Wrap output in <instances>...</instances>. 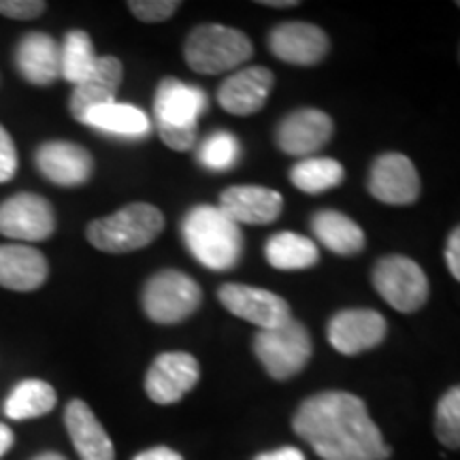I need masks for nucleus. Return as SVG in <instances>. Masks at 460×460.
Wrapping results in <instances>:
<instances>
[{
  "label": "nucleus",
  "mask_w": 460,
  "mask_h": 460,
  "mask_svg": "<svg viewBox=\"0 0 460 460\" xmlns=\"http://www.w3.org/2000/svg\"><path fill=\"white\" fill-rule=\"evenodd\" d=\"M292 429L322 460H386L390 447L356 394L329 390L301 402Z\"/></svg>",
  "instance_id": "nucleus-1"
},
{
  "label": "nucleus",
  "mask_w": 460,
  "mask_h": 460,
  "mask_svg": "<svg viewBox=\"0 0 460 460\" xmlns=\"http://www.w3.org/2000/svg\"><path fill=\"white\" fill-rule=\"evenodd\" d=\"M188 252L211 271H230L243 256V233L220 207L199 205L181 222Z\"/></svg>",
  "instance_id": "nucleus-2"
},
{
  "label": "nucleus",
  "mask_w": 460,
  "mask_h": 460,
  "mask_svg": "<svg viewBox=\"0 0 460 460\" xmlns=\"http://www.w3.org/2000/svg\"><path fill=\"white\" fill-rule=\"evenodd\" d=\"M207 94L197 85L166 77L156 90L154 113L160 139L175 152H188L197 143L199 118L207 111Z\"/></svg>",
  "instance_id": "nucleus-3"
},
{
  "label": "nucleus",
  "mask_w": 460,
  "mask_h": 460,
  "mask_svg": "<svg viewBox=\"0 0 460 460\" xmlns=\"http://www.w3.org/2000/svg\"><path fill=\"white\" fill-rule=\"evenodd\" d=\"M164 228V216L158 207L132 203L115 214L94 220L85 230L88 241L107 254H128L158 239Z\"/></svg>",
  "instance_id": "nucleus-4"
},
{
  "label": "nucleus",
  "mask_w": 460,
  "mask_h": 460,
  "mask_svg": "<svg viewBox=\"0 0 460 460\" xmlns=\"http://www.w3.org/2000/svg\"><path fill=\"white\" fill-rule=\"evenodd\" d=\"M254 45L237 28L224 24H200L188 34L183 58L194 73L220 75L234 71L250 60Z\"/></svg>",
  "instance_id": "nucleus-5"
},
{
  "label": "nucleus",
  "mask_w": 460,
  "mask_h": 460,
  "mask_svg": "<svg viewBox=\"0 0 460 460\" xmlns=\"http://www.w3.org/2000/svg\"><path fill=\"white\" fill-rule=\"evenodd\" d=\"M312 337L301 322L290 318L278 329L261 331L254 337V354L273 379H290L312 358Z\"/></svg>",
  "instance_id": "nucleus-6"
},
{
  "label": "nucleus",
  "mask_w": 460,
  "mask_h": 460,
  "mask_svg": "<svg viewBox=\"0 0 460 460\" xmlns=\"http://www.w3.org/2000/svg\"><path fill=\"white\" fill-rule=\"evenodd\" d=\"M203 303V290L186 273L166 269L149 278L143 290V309L156 324H177L190 318Z\"/></svg>",
  "instance_id": "nucleus-7"
},
{
  "label": "nucleus",
  "mask_w": 460,
  "mask_h": 460,
  "mask_svg": "<svg viewBox=\"0 0 460 460\" xmlns=\"http://www.w3.org/2000/svg\"><path fill=\"white\" fill-rule=\"evenodd\" d=\"M373 288L390 307L401 314H413L429 301L427 273L407 256H386L373 269Z\"/></svg>",
  "instance_id": "nucleus-8"
},
{
  "label": "nucleus",
  "mask_w": 460,
  "mask_h": 460,
  "mask_svg": "<svg viewBox=\"0 0 460 460\" xmlns=\"http://www.w3.org/2000/svg\"><path fill=\"white\" fill-rule=\"evenodd\" d=\"M56 216L39 194H15L0 205V234L15 241L37 243L54 234Z\"/></svg>",
  "instance_id": "nucleus-9"
},
{
  "label": "nucleus",
  "mask_w": 460,
  "mask_h": 460,
  "mask_svg": "<svg viewBox=\"0 0 460 460\" xmlns=\"http://www.w3.org/2000/svg\"><path fill=\"white\" fill-rule=\"evenodd\" d=\"M217 298L230 314L252 322L261 331L278 329L292 318L290 305L275 292L245 284H224L217 290Z\"/></svg>",
  "instance_id": "nucleus-10"
},
{
  "label": "nucleus",
  "mask_w": 460,
  "mask_h": 460,
  "mask_svg": "<svg viewBox=\"0 0 460 460\" xmlns=\"http://www.w3.org/2000/svg\"><path fill=\"white\" fill-rule=\"evenodd\" d=\"M200 377L199 360L186 352H164L149 367L146 393L158 405H172L197 386Z\"/></svg>",
  "instance_id": "nucleus-11"
},
{
  "label": "nucleus",
  "mask_w": 460,
  "mask_h": 460,
  "mask_svg": "<svg viewBox=\"0 0 460 460\" xmlns=\"http://www.w3.org/2000/svg\"><path fill=\"white\" fill-rule=\"evenodd\" d=\"M388 324L373 309H343L329 322V341L339 354L356 356L376 348L386 337Z\"/></svg>",
  "instance_id": "nucleus-12"
},
{
  "label": "nucleus",
  "mask_w": 460,
  "mask_h": 460,
  "mask_svg": "<svg viewBox=\"0 0 460 460\" xmlns=\"http://www.w3.org/2000/svg\"><path fill=\"white\" fill-rule=\"evenodd\" d=\"M371 197L386 205H411L420 197V175L402 154L390 152L376 158L369 172Z\"/></svg>",
  "instance_id": "nucleus-13"
},
{
  "label": "nucleus",
  "mask_w": 460,
  "mask_h": 460,
  "mask_svg": "<svg viewBox=\"0 0 460 460\" xmlns=\"http://www.w3.org/2000/svg\"><path fill=\"white\" fill-rule=\"evenodd\" d=\"M269 49L281 62L295 66H314L324 60L331 43L326 32L307 22H284L269 32Z\"/></svg>",
  "instance_id": "nucleus-14"
},
{
  "label": "nucleus",
  "mask_w": 460,
  "mask_h": 460,
  "mask_svg": "<svg viewBox=\"0 0 460 460\" xmlns=\"http://www.w3.org/2000/svg\"><path fill=\"white\" fill-rule=\"evenodd\" d=\"M332 119L320 109H298L286 115L275 132V141L288 156L309 158L331 141Z\"/></svg>",
  "instance_id": "nucleus-15"
},
{
  "label": "nucleus",
  "mask_w": 460,
  "mask_h": 460,
  "mask_svg": "<svg viewBox=\"0 0 460 460\" xmlns=\"http://www.w3.org/2000/svg\"><path fill=\"white\" fill-rule=\"evenodd\" d=\"M273 73L264 66H247L233 73L217 88V102L233 115H254L267 102L273 88Z\"/></svg>",
  "instance_id": "nucleus-16"
},
{
  "label": "nucleus",
  "mask_w": 460,
  "mask_h": 460,
  "mask_svg": "<svg viewBox=\"0 0 460 460\" xmlns=\"http://www.w3.org/2000/svg\"><path fill=\"white\" fill-rule=\"evenodd\" d=\"M37 166L51 183L82 186L94 171V160L88 149L68 141L43 143L37 152Z\"/></svg>",
  "instance_id": "nucleus-17"
},
{
  "label": "nucleus",
  "mask_w": 460,
  "mask_h": 460,
  "mask_svg": "<svg viewBox=\"0 0 460 460\" xmlns=\"http://www.w3.org/2000/svg\"><path fill=\"white\" fill-rule=\"evenodd\" d=\"M220 209L230 220L241 224L264 226L279 217L284 199L279 192L262 186H233L220 194Z\"/></svg>",
  "instance_id": "nucleus-18"
},
{
  "label": "nucleus",
  "mask_w": 460,
  "mask_h": 460,
  "mask_svg": "<svg viewBox=\"0 0 460 460\" xmlns=\"http://www.w3.org/2000/svg\"><path fill=\"white\" fill-rule=\"evenodd\" d=\"M122 77H124V68L118 58L115 56L99 58L94 71H92L82 84L75 85V92L71 96L73 118L84 124L85 115H88L92 109L115 102V94H118L119 85H122Z\"/></svg>",
  "instance_id": "nucleus-19"
},
{
  "label": "nucleus",
  "mask_w": 460,
  "mask_h": 460,
  "mask_svg": "<svg viewBox=\"0 0 460 460\" xmlns=\"http://www.w3.org/2000/svg\"><path fill=\"white\" fill-rule=\"evenodd\" d=\"M65 424L82 460H115V450L99 418L82 399H75L65 410Z\"/></svg>",
  "instance_id": "nucleus-20"
},
{
  "label": "nucleus",
  "mask_w": 460,
  "mask_h": 460,
  "mask_svg": "<svg viewBox=\"0 0 460 460\" xmlns=\"http://www.w3.org/2000/svg\"><path fill=\"white\" fill-rule=\"evenodd\" d=\"M49 267L45 256L22 243L0 245V286L15 292H32L48 279Z\"/></svg>",
  "instance_id": "nucleus-21"
},
{
  "label": "nucleus",
  "mask_w": 460,
  "mask_h": 460,
  "mask_svg": "<svg viewBox=\"0 0 460 460\" xmlns=\"http://www.w3.org/2000/svg\"><path fill=\"white\" fill-rule=\"evenodd\" d=\"M17 71L34 85L54 84L60 75V45L49 34L31 32L22 39L15 51Z\"/></svg>",
  "instance_id": "nucleus-22"
},
{
  "label": "nucleus",
  "mask_w": 460,
  "mask_h": 460,
  "mask_svg": "<svg viewBox=\"0 0 460 460\" xmlns=\"http://www.w3.org/2000/svg\"><path fill=\"white\" fill-rule=\"evenodd\" d=\"M312 230L322 245L332 254L354 256L365 247V233L352 217L339 211L324 209L312 217Z\"/></svg>",
  "instance_id": "nucleus-23"
},
{
  "label": "nucleus",
  "mask_w": 460,
  "mask_h": 460,
  "mask_svg": "<svg viewBox=\"0 0 460 460\" xmlns=\"http://www.w3.org/2000/svg\"><path fill=\"white\" fill-rule=\"evenodd\" d=\"M84 124L92 126L94 130L107 132V135L124 137V139H141L152 130L146 111L135 105H124V102H111V105L92 109L85 115Z\"/></svg>",
  "instance_id": "nucleus-24"
},
{
  "label": "nucleus",
  "mask_w": 460,
  "mask_h": 460,
  "mask_svg": "<svg viewBox=\"0 0 460 460\" xmlns=\"http://www.w3.org/2000/svg\"><path fill=\"white\" fill-rule=\"evenodd\" d=\"M264 256L278 271H303L320 261L318 245L312 239L290 233V230L273 234L264 245Z\"/></svg>",
  "instance_id": "nucleus-25"
},
{
  "label": "nucleus",
  "mask_w": 460,
  "mask_h": 460,
  "mask_svg": "<svg viewBox=\"0 0 460 460\" xmlns=\"http://www.w3.org/2000/svg\"><path fill=\"white\" fill-rule=\"evenodd\" d=\"M56 390L41 379H26L17 384L4 402V416L11 420L41 418L56 407Z\"/></svg>",
  "instance_id": "nucleus-26"
},
{
  "label": "nucleus",
  "mask_w": 460,
  "mask_h": 460,
  "mask_svg": "<svg viewBox=\"0 0 460 460\" xmlns=\"http://www.w3.org/2000/svg\"><path fill=\"white\" fill-rule=\"evenodd\" d=\"M345 180L341 163L335 158H303L290 171L292 186L305 194H322L326 190L337 188Z\"/></svg>",
  "instance_id": "nucleus-27"
},
{
  "label": "nucleus",
  "mask_w": 460,
  "mask_h": 460,
  "mask_svg": "<svg viewBox=\"0 0 460 460\" xmlns=\"http://www.w3.org/2000/svg\"><path fill=\"white\" fill-rule=\"evenodd\" d=\"M99 56L94 54V45L88 32H66L65 43L60 45V75L68 84H82L94 71Z\"/></svg>",
  "instance_id": "nucleus-28"
},
{
  "label": "nucleus",
  "mask_w": 460,
  "mask_h": 460,
  "mask_svg": "<svg viewBox=\"0 0 460 460\" xmlns=\"http://www.w3.org/2000/svg\"><path fill=\"white\" fill-rule=\"evenodd\" d=\"M241 146L226 130L211 132L199 147V163L209 171H228L239 163Z\"/></svg>",
  "instance_id": "nucleus-29"
},
{
  "label": "nucleus",
  "mask_w": 460,
  "mask_h": 460,
  "mask_svg": "<svg viewBox=\"0 0 460 460\" xmlns=\"http://www.w3.org/2000/svg\"><path fill=\"white\" fill-rule=\"evenodd\" d=\"M435 435L441 446L460 447V386H454L441 396L435 410Z\"/></svg>",
  "instance_id": "nucleus-30"
},
{
  "label": "nucleus",
  "mask_w": 460,
  "mask_h": 460,
  "mask_svg": "<svg viewBox=\"0 0 460 460\" xmlns=\"http://www.w3.org/2000/svg\"><path fill=\"white\" fill-rule=\"evenodd\" d=\"M181 7L177 0H130L128 9L137 20L146 22V24H158L166 22L169 17L175 15V11Z\"/></svg>",
  "instance_id": "nucleus-31"
},
{
  "label": "nucleus",
  "mask_w": 460,
  "mask_h": 460,
  "mask_svg": "<svg viewBox=\"0 0 460 460\" xmlns=\"http://www.w3.org/2000/svg\"><path fill=\"white\" fill-rule=\"evenodd\" d=\"M48 9L43 0H0V15L11 20H34Z\"/></svg>",
  "instance_id": "nucleus-32"
},
{
  "label": "nucleus",
  "mask_w": 460,
  "mask_h": 460,
  "mask_svg": "<svg viewBox=\"0 0 460 460\" xmlns=\"http://www.w3.org/2000/svg\"><path fill=\"white\" fill-rule=\"evenodd\" d=\"M17 172V149L7 130L0 126V183L13 180Z\"/></svg>",
  "instance_id": "nucleus-33"
},
{
  "label": "nucleus",
  "mask_w": 460,
  "mask_h": 460,
  "mask_svg": "<svg viewBox=\"0 0 460 460\" xmlns=\"http://www.w3.org/2000/svg\"><path fill=\"white\" fill-rule=\"evenodd\" d=\"M446 264L450 269L452 278L460 281V226H456L450 233L446 243Z\"/></svg>",
  "instance_id": "nucleus-34"
},
{
  "label": "nucleus",
  "mask_w": 460,
  "mask_h": 460,
  "mask_svg": "<svg viewBox=\"0 0 460 460\" xmlns=\"http://www.w3.org/2000/svg\"><path fill=\"white\" fill-rule=\"evenodd\" d=\"M254 460H307L298 447H279V450L262 452Z\"/></svg>",
  "instance_id": "nucleus-35"
},
{
  "label": "nucleus",
  "mask_w": 460,
  "mask_h": 460,
  "mask_svg": "<svg viewBox=\"0 0 460 460\" xmlns=\"http://www.w3.org/2000/svg\"><path fill=\"white\" fill-rule=\"evenodd\" d=\"M132 460H183V456L180 452L171 450V447L158 446V447H152V450L137 454V456Z\"/></svg>",
  "instance_id": "nucleus-36"
},
{
  "label": "nucleus",
  "mask_w": 460,
  "mask_h": 460,
  "mask_svg": "<svg viewBox=\"0 0 460 460\" xmlns=\"http://www.w3.org/2000/svg\"><path fill=\"white\" fill-rule=\"evenodd\" d=\"M13 446V430L7 424H0V456H4Z\"/></svg>",
  "instance_id": "nucleus-37"
},
{
  "label": "nucleus",
  "mask_w": 460,
  "mask_h": 460,
  "mask_svg": "<svg viewBox=\"0 0 460 460\" xmlns=\"http://www.w3.org/2000/svg\"><path fill=\"white\" fill-rule=\"evenodd\" d=\"M261 4L264 7H273V9H284V7H296V0H262Z\"/></svg>",
  "instance_id": "nucleus-38"
},
{
  "label": "nucleus",
  "mask_w": 460,
  "mask_h": 460,
  "mask_svg": "<svg viewBox=\"0 0 460 460\" xmlns=\"http://www.w3.org/2000/svg\"><path fill=\"white\" fill-rule=\"evenodd\" d=\"M34 460H66V458L58 452H43V454H39Z\"/></svg>",
  "instance_id": "nucleus-39"
},
{
  "label": "nucleus",
  "mask_w": 460,
  "mask_h": 460,
  "mask_svg": "<svg viewBox=\"0 0 460 460\" xmlns=\"http://www.w3.org/2000/svg\"><path fill=\"white\" fill-rule=\"evenodd\" d=\"M456 4H458V7H460V0H458V3H456Z\"/></svg>",
  "instance_id": "nucleus-40"
}]
</instances>
